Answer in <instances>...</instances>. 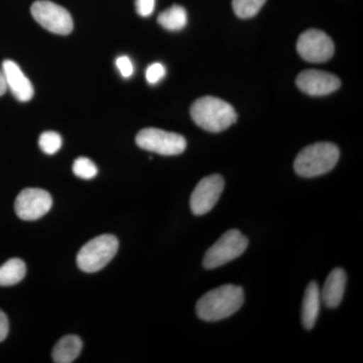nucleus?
Returning a JSON list of instances; mask_svg holds the SVG:
<instances>
[{
  "mask_svg": "<svg viewBox=\"0 0 363 363\" xmlns=\"http://www.w3.org/2000/svg\"><path fill=\"white\" fill-rule=\"evenodd\" d=\"M334 49L333 40L319 30H309L303 33L297 43L298 55L311 63L328 61L333 56Z\"/></svg>",
  "mask_w": 363,
  "mask_h": 363,
  "instance_id": "nucleus-9",
  "label": "nucleus"
},
{
  "mask_svg": "<svg viewBox=\"0 0 363 363\" xmlns=\"http://www.w3.org/2000/svg\"><path fill=\"white\" fill-rule=\"evenodd\" d=\"M83 343L80 337L76 335H67L60 339L54 350L52 357L56 363H71L75 362L80 355Z\"/></svg>",
  "mask_w": 363,
  "mask_h": 363,
  "instance_id": "nucleus-15",
  "label": "nucleus"
},
{
  "mask_svg": "<svg viewBox=\"0 0 363 363\" xmlns=\"http://www.w3.org/2000/svg\"><path fill=\"white\" fill-rule=\"evenodd\" d=\"M224 190V180L220 175L208 176L196 186L190 199L193 214L201 216L213 209Z\"/></svg>",
  "mask_w": 363,
  "mask_h": 363,
  "instance_id": "nucleus-10",
  "label": "nucleus"
},
{
  "mask_svg": "<svg viewBox=\"0 0 363 363\" xmlns=\"http://www.w3.org/2000/svg\"><path fill=\"white\" fill-rule=\"evenodd\" d=\"M39 145L45 154H56L62 147L61 135L55 131H45L40 136Z\"/></svg>",
  "mask_w": 363,
  "mask_h": 363,
  "instance_id": "nucleus-20",
  "label": "nucleus"
},
{
  "mask_svg": "<svg viewBox=\"0 0 363 363\" xmlns=\"http://www.w3.org/2000/svg\"><path fill=\"white\" fill-rule=\"evenodd\" d=\"M118 245V240L111 234H104L88 241L78 252L79 269L85 272L100 271L116 257Z\"/></svg>",
  "mask_w": 363,
  "mask_h": 363,
  "instance_id": "nucleus-4",
  "label": "nucleus"
},
{
  "mask_svg": "<svg viewBox=\"0 0 363 363\" xmlns=\"http://www.w3.org/2000/svg\"><path fill=\"white\" fill-rule=\"evenodd\" d=\"M297 86L306 94L311 96H324L340 87V80L327 72L307 70L298 74Z\"/></svg>",
  "mask_w": 363,
  "mask_h": 363,
  "instance_id": "nucleus-11",
  "label": "nucleus"
},
{
  "mask_svg": "<svg viewBox=\"0 0 363 363\" xmlns=\"http://www.w3.org/2000/svg\"><path fill=\"white\" fill-rule=\"evenodd\" d=\"M135 143L140 149L157 152L162 156H177L187 147L184 136L152 128L140 130L136 135Z\"/></svg>",
  "mask_w": 363,
  "mask_h": 363,
  "instance_id": "nucleus-6",
  "label": "nucleus"
},
{
  "mask_svg": "<svg viewBox=\"0 0 363 363\" xmlns=\"http://www.w3.org/2000/svg\"><path fill=\"white\" fill-rule=\"evenodd\" d=\"M116 67L123 78H130L133 74V64L126 56L118 57L116 60Z\"/></svg>",
  "mask_w": 363,
  "mask_h": 363,
  "instance_id": "nucleus-22",
  "label": "nucleus"
},
{
  "mask_svg": "<svg viewBox=\"0 0 363 363\" xmlns=\"http://www.w3.org/2000/svg\"><path fill=\"white\" fill-rule=\"evenodd\" d=\"M166 75V68L161 63H154L145 72V78L150 84H157Z\"/></svg>",
  "mask_w": 363,
  "mask_h": 363,
  "instance_id": "nucleus-21",
  "label": "nucleus"
},
{
  "mask_svg": "<svg viewBox=\"0 0 363 363\" xmlns=\"http://www.w3.org/2000/svg\"><path fill=\"white\" fill-rule=\"evenodd\" d=\"M191 116L198 126L210 133H220L238 121V113L224 100L205 96L196 100L191 107Z\"/></svg>",
  "mask_w": 363,
  "mask_h": 363,
  "instance_id": "nucleus-2",
  "label": "nucleus"
},
{
  "mask_svg": "<svg viewBox=\"0 0 363 363\" xmlns=\"http://www.w3.org/2000/svg\"><path fill=\"white\" fill-rule=\"evenodd\" d=\"M73 172L79 178L91 180L96 177L98 169L94 162L88 157H80L74 162Z\"/></svg>",
  "mask_w": 363,
  "mask_h": 363,
  "instance_id": "nucleus-19",
  "label": "nucleus"
},
{
  "mask_svg": "<svg viewBox=\"0 0 363 363\" xmlns=\"http://www.w3.org/2000/svg\"><path fill=\"white\" fill-rule=\"evenodd\" d=\"M156 0H135L136 11L143 18H147L154 13Z\"/></svg>",
  "mask_w": 363,
  "mask_h": 363,
  "instance_id": "nucleus-23",
  "label": "nucleus"
},
{
  "mask_svg": "<svg viewBox=\"0 0 363 363\" xmlns=\"http://www.w3.org/2000/svg\"><path fill=\"white\" fill-rule=\"evenodd\" d=\"M30 13L33 18L49 32L65 35L73 30V20L69 11L49 0L35 1Z\"/></svg>",
  "mask_w": 363,
  "mask_h": 363,
  "instance_id": "nucleus-7",
  "label": "nucleus"
},
{
  "mask_svg": "<svg viewBox=\"0 0 363 363\" xmlns=\"http://www.w3.org/2000/svg\"><path fill=\"white\" fill-rule=\"evenodd\" d=\"M339 157L340 152L334 143H314L298 152L294 169L298 176L314 178L330 172L337 164Z\"/></svg>",
  "mask_w": 363,
  "mask_h": 363,
  "instance_id": "nucleus-3",
  "label": "nucleus"
},
{
  "mask_svg": "<svg viewBox=\"0 0 363 363\" xmlns=\"http://www.w3.org/2000/svg\"><path fill=\"white\" fill-rule=\"evenodd\" d=\"M7 91V85L6 77H4V74L2 70H0V96L4 94Z\"/></svg>",
  "mask_w": 363,
  "mask_h": 363,
  "instance_id": "nucleus-25",
  "label": "nucleus"
},
{
  "mask_svg": "<svg viewBox=\"0 0 363 363\" xmlns=\"http://www.w3.org/2000/svg\"><path fill=\"white\" fill-rule=\"evenodd\" d=\"M51 195L43 189L26 188L16 197L14 210L21 219L26 221L38 220L51 210Z\"/></svg>",
  "mask_w": 363,
  "mask_h": 363,
  "instance_id": "nucleus-8",
  "label": "nucleus"
},
{
  "mask_svg": "<svg viewBox=\"0 0 363 363\" xmlns=\"http://www.w3.org/2000/svg\"><path fill=\"white\" fill-rule=\"evenodd\" d=\"M9 330V319H7L6 315L0 310V342L6 338Z\"/></svg>",
  "mask_w": 363,
  "mask_h": 363,
  "instance_id": "nucleus-24",
  "label": "nucleus"
},
{
  "mask_svg": "<svg viewBox=\"0 0 363 363\" xmlns=\"http://www.w3.org/2000/svg\"><path fill=\"white\" fill-rule=\"evenodd\" d=\"M267 0H233L234 13L240 18H250L257 14Z\"/></svg>",
  "mask_w": 363,
  "mask_h": 363,
  "instance_id": "nucleus-18",
  "label": "nucleus"
},
{
  "mask_svg": "<svg viewBox=\"0 0 363 363\" xmlns=\"http://www.w3.org/2000/svg\"><path fill=\"white\" fill-rule=\"evenodd\" d=\"M346 286V274L342 269H334L327 277L322 292H320L325 306L336 308L342 301Z\"/></svg>",
  "mask_w": 363,
  "mask_h": 363,
  "instance_id": "nucleus-13",
  "label": "nucleus"
},
{
  "mask_svg": "<svg viewBox=\"0 0 363 363\" xmlns=\"http://www.w3.org/2000/svg\"><path fill=\"white\" fill-rule=\"evenodd\" d=\"M320 295L319 286L316 281H311L305 291L302 305V323L307 330H311L316 324L318 315H319Z\"/></svg>",
  "mask_w": 363,
  "mask_h": 363,
  "instance_id": "nucleus-14",
  "label": "nucleus"
},
{
  "mask_svg": "<svg viewBox=\"0 0 363 363\" xmlns=\"http://www.w3.org/2000/svg\"><path fill=\"white\" fill-rule=\"evenodd\" d=\"M248 247L247 238L238 229L227 231L207 250L203 267L214 269L238 259Z\"/></svg>",
  "mask_w": 363,
  "mask_h": 363,
  "instance_id": "nucleus-5",
  "label": "nucleus"
},
{
  "mask_svg": "<svg viewBox=\"0 0 363 363\" xmlns=\"http://www.w3.org/2000/svg\"><path fill=\"white\" fill-rule=\"evenodd\" d=\"M157 23L171 32L183 30L188 23L187 11L180 6H173L160 13Z\"/></svg>",
  "mask_w": 363,
  "mask_h": 363,
  "instance_id": "nucleus-16",
  "label": "nucleus"
},
{
  "mask_svg": "<svg viewBox=\"0 0 363 363\" xmlns=\"http://www.w3.org/2000/svg\"><path fill=\"white\" fill-rule=\"evenodd\" d=\"M26 267L25 262L20 259L7 260L0 267V286H9L16 285L25 278Z\"/></svg>",
  "mask_w": 363,
  "mask_h": 363,
  "instance_id": "nucleus-17",
  "label": "nucleus"
},
{
  "mask_svg": "<svg viewBox=\"0 0 363 363\" xmlns=\"http://www.w3.org/2000/svg\"><path fill=\"white\" fill-rule=\"evenodd\" d=\"M245 302V292L240 286L224 285L203 295L196 305L200 319L220 321L233 316Z\"/></svg>",
  "mask_w": 363,
  "mask_h": 363,
  "instance_id": "nucleus-1",
  "label": "nucleus"
},
{
  "mask_svg": "<svg viewBox=\"0 0 363 363\" xmlns=\"http://www.w3.org/2000/svg\"><path fill=\"white\" fill-rule=\"evenodd\" d=\"M2 72L6 77L7 89L11 90L13 96L21 102L30 101L35 91L20 66L11 60H6L2 63Z\"/></svg>",
  "mask_w": 363,
  "mask_h": 363,
  "instance_id": "nucleus-12",
  "label": "nucleus"
}]
</instances>
